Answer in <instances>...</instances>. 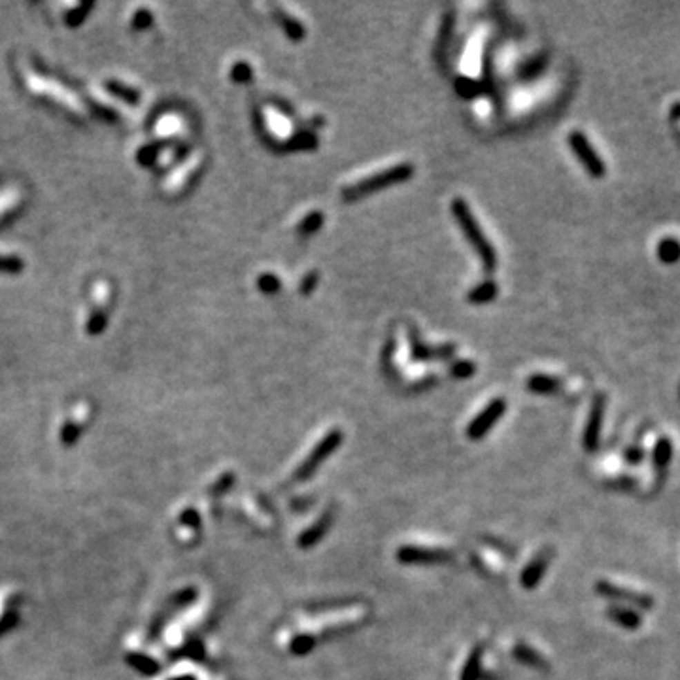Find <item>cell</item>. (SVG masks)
<instances>
[{"mask_svg": "<svg viewBox=\"0 0 680 680\" xmlns=\"http://www.w3.org/2000/svg\"><path fill=\"white\" fill-rule=\"evenodd\" d=\"M548 563H550V554H548V552H544V554H541V556H537V558L533 559L530 565L523 569L522 573L523 587L537 586L538 580L543 579V574L544 571H546Z\"/></svg>", "mask_w": 680, "mask_h": 680, "instance_id": "11", "label": "cell"}, {"mask_svg": "<svg viewBox=\"0 0 680 680\" xmlns=\"http://www.w3.org/2000/svg\"><path fill=\"white\" fill-rule=\"evenodd\" d=\"M597 594L603 595V597H609L612 601H620L625 603V605H631V607H637V609H652V597L645 594H639L635 590H628V587L616 586L612 582H607V580H601L597 582Z\"/></svg>", "mask_w": 680, "mask_h": 680, "instance_id": "5", "label": "cell"}, {"mask_svg": "<svg viewBox=\"0 0 680 680\" xmlns=\"http://www.w3.org/2000/svg\"><path fill=\"white\" fill-rule=\"evenodd\" d=\"M671 458H673V446H671V440L669 438H659L656 446H654V467L659 474H663L667 471V467L671 463Z\"/></svg>", "mask_w": 680, "mask_h": 680, "instance_id": "14", "label": "cell"}, {"mask_svg": "<svg viewBox=\"0 0 680 680\" xmlns=\"http://www.w3.org/2000/svg\"><path fill=\"white\" fill-rule=\"evenodd\" d=\"M607 616L610 620L618 625H622L625 630H637L641 628L643 623V618L639 614L635 609H628V607H622V605H614L607 610Z\"/></svg>", "mask_w": 680, "mask_h": 680, "instance_id": "10", "label": "cell"}, {"mask_svg": "<svg viewBox=\"0 0 680 680\" xmlns=\"http://www.w3.org/2000/svg\"><path fill=\"white\" fill-rule=\"evenodd\" d=\"M312 648H314V639L307 637V635L297 637L293 643H291V650H293L295 654H308Z\"/></svg>", "mask_w": 680, "mask_h": 680, "instance_id": "24", "label": "cell"}, {"mask_svg": "<svg viewBox=\"0 0 680 680\" xmlns=\"http://www.w3.org/2000/svg\"><path fill=\"white\" fill-rule=\"evenodd\" d=\"M569 146H571V150L574 151V155L579 157V161L584 165V168H586L592 176H595V178H601L603 174H605V165H603V161L599 159V155L595 153V150H594V146L592 144L587 142V138L580 130H573L571 135H569Z\"/></svg>", "mask_w": 680, "mask_h": 680, "instance_id": "4", "label": "cell"}, {"mask_svg": "<svg viewBox=\"0 0 680 680\" xmlns=\"http://www.w3.org/2000/svg\"><path fill=\"white\" fill-rule=\"evenodd\" d=\"M414 176V166L410 163H401V165H395L391 168H386V171L376 172L373 176H369L365 179H359L358 184L353 186L346 187L342 191V199L344 201H359L363 199L367 195L376 193V191H382V189H387V187L399 186L402 182H407Z\"/></svg>", "mask_w": 680, "mask_h": 680, "instance_id": "2", "label": "cell"}, {"mask_svg": "<svg viewBox=\"0 0 680 680\" xmlns=\"http://www.w3.org/2000/svg\"><path fill=\"white\" fill-rule=\"evenodd\" d=\"M278 21H280V25H282V29H284V32H286L289 40L299 42V40H302V38L307 36V29H304V25L297 21V19H293L291 15L280 14Z\"/></svg>", "mask_w": 680, "mask_h": 680, "instance_id": "16", "label": "cell"}, {"mask_svg": "<svg viewBox=\"0 0 680 680\" xmlns=\"http://www.w3.org/2000/svg\"><path fill=\"white\" fill-rule=\"evenodd\" d=\"M450 210L451 215L456 217V222H458V225L463 231L467 242L471 244L473 250L478 253L482 265L486 266L487 271H494L495 266H497V253H495L494 246L489 244L487 237L484 235V231H482V227L476 222L471 206L463 199H454L450 204Z\"/></svg>", "mask_w": 680, "mask_h": 680, "instance_id": "1", "label": "cell"}, {"mask_svg": "<svg viewBox=\"0 0 680 680\" xmlns=\"http://www.w3.org/2000/svg\"><path fill=\"white\" fill-rule=\"evenodd\" d=\"M291 150H312V148H315L318 146V138H315L314 135H310V133H302V135H295L293 138H291V142L287 144Z\"/></svg>", "mask_w": 680, "mask_h": 680, "instance_id": "21", "label": "cell"}, {"mask_svg": "<svg viewBox=\"0 0 680 680\" xmlns=\"http://www.w3.org/2000/svg\"><path fill=\"white\" fill-rule=\"evenodd\" d=\"M318 282H320V274H318V272H310V274H307L301 282V293L302 295L312 293L314 287L318 286Z\"/></svg>", "mask_w": 680, "mask_h": 680, "instance_id": "27", "label": "cell"}, {"mask_svg": "<svg viewBox=\"0 0 680 680\" xmlns=\"http://www.w3.org/2000/svg\"><path fill=\"white\" fill-rule=\"evenodd\" d=\"M456 87H458L459 95H463V97H474V95H478V87H476V84L471 81V79L459 78L458 81H456Z\"/></svg>", "mask_w": 680, "mask_h": 680, "instance_id": "25", "label": "cell"}, {"mask_svg": "<svg viewBox=\"0 0 680 680\" xmlns=\"http://www.w3.org/2000/svg\"><path fill=\"white\" fill-rule=\"evenodd\" d=\"M258 284H259V289L266 295H276L280 291V287H282V282H280L278 276H274V274H263V276L259 278Z\"/></svg>", "mask_w": 680, "mask_h": 680, "instance_id": "22", "label": "cell"}, {"mask_svg": "<svg viewBox=\"0 0 680 680\" xmlns=\"http://www.w3.org/2000/svg\"><path fill=\"white\" fill-rule=\"evenodd\" d=\"M340 443H342V433L338 429L329 431V433L322 438V443L318 444L314 450H312V454H310V456L302 461L301 465H299V469L295 471L293 478L304 480L308 478V476H312V474L315 473V469L322 465L323 461L329 458L333 451L337 450L338 446H340Z\"/></svg>", "mask_w": 680, "mask_h": 680, "instance_id": "3", "label": "cell"}, {"mask_svg": "<svg viewBox=\"0 0 680 680\" xmlns=\"http://www.w3.org/2000/svg\"><path fill=\"white\" fill-rule=\"evenodd\" d=\"M603 412H605V402L599 397V399H595L594 407H592V412H590V418H587L586 431H584V448L590 451H594L597 448V443H599Z\"/></svg>", "mask_w": 680, "mask_h": 680, "instance_id": "8", "label": "cell"}, {"mask_svg": "<svg viewBox=\"0 0 680 680\" xmlns=\"http://www.w3.org/2000/svg\"><path fill=\"white\" fill-rule=\"evenodd\" d=\"M661 259H667V261H673V259H677L680 255V246H679V242H674V240H666V242L661 244Z\"/></svg>", "mask_w": 680, "mask_h": 680, "instance_id": "23", "label": "cell"}, {"mask_svg": "<svg viewBox=\"0 0 680 680\" xmlns=\"http://www.w3.org/2000/svg\"><path fill=\"white\" fill-rule=\"evenodd\" d=\"M559 386H561V382L558 378H554V376H548V374H533L531 378H527V384H525L530 391L538 395L552 394Z\"/></svg>", "mask_w": 680, "mask_h": 680, "instance_id": "15", "label": "cell"}, {"mask_svg": "<svg viewBox=\"0 0 680 680\" xmlns=\"http://www.w3.org/2000/svg\"><path fill=\"white\" fill-rule=\"evenodd\" d=\"M514 656L520 659V661H523V663H530V666H535V667H543V658H541L533 648H527V646H516Z\"/></svg>", "mask_w": 680, "mask_h": 680, "instance_id": "20", "label": "cell"}, {"mask_svg": "<svg viewBox=\"0 0 680 680\" xmlns=\"http://www.w3.org/2000/svg\"><path fill=\"white\" fill-rule=\"evenodd\" d=\"M397 556L402 563H440V561L450 559L448 552L427 550V548H416V546H405Z\"/></svg>", "mask_w": 680, "mask_h": 680, "instance_id": "9", "label": "cell"}, {"mask_svg": "<svg viewBox=\"0 0 680 680\" xmlns=\"http://www.w3.org/2000/svg\"><path fill=\"white\" fill-rule=\"evenodd\" d=\"M625 459L630 461L631 465H633V463H639V461L643 459V451L639 450V448L637 450H630L628 454H625Z\"/></svg>", "mask_w": 680, "mask_h": 680, "instance_id": "29", "label": "cell"}, {"mask_svg": "<svg viewBox=\"0 0 680 680\" xmlns=\"http://www.w3.org/2000/svg\"><path fill=\"white\" fill-rule=\"evenodd\" d=\"M410 358L412 361H429V359H448L456 353L454 344H443V346H429V344L420 342L416 335L410 338Z\"/></svg>", "mask_w": 680, "mask_h": 680, "instance_id": "7", "label": "cell"}, {"mask_svg": "<svg viewBox=\"0 0 680 680\" xmlns=\"http://www.w3.org/2000/svg\"><path fill=\"white\" fill-rule=\"evenodd\" d=\"M233 79L235 81H240V84H246L251 79V68L246 63H238L235 68H233Z\"/></svg>", "mask_w": 680, "mask_h": 680, "instance_id": "26", "label": "cell"}, {"mask_svg": "<svg viewBox=\"0 0 680 680\" xmlns=\"http://www.w3.org/2000/svg\"><path fill=\"white\" fill-rule=\"evenodd\" d=\"M474 373H476V365H474L473 361H465V359H461V361H456L454 365H450V374L451 376H456V378H459V380L471 378Z\"/></svg>", "mask_w": 680, "mask_h": 680, "instance_id": "19", "label": "cell"}, {"mask_svg": "<svg viewBox=\"0 0 680 680\" xmlns=\"http://www.w3.org/2000/svg\"><path fill=\"white\" fill-rule=\"evenodd\" d=\"M323 222H325V215H323L320 210H315V212L308 214L307 217L299 223L297 235H299V237H310V235H314V233H318V231L322 229Z\"/></svg>", "mask_w": 680, "mask_h": 680, "instance_id": "17", "label": "cell"}, {"mask_svg": "<svg viewBox=\"0 0 680 680\" xmlns=\"http://www.w3.org/2000/svg\"><path fill=\"white\" fill-rule=\"evenodd\" d=\"M505 410H507V401L505 399H494L467 427V437L473 438V440L484 437L487 431L494 427L495 422L505 414Z\"/></svg>", "mask_w": 680, "mask_h": 680, "instance_id": "6", "label": "cell"}, {"mask_svg": "<svg viewBox=\"0 0 680 680\" xmlns=\"http://www.w3.org/2000/svg\"><path fill=\"white\" fill-rule=\"evenodd\" d=\"M497 284L492 282V280H486V282H480L478 286H474L469 293H467V301L473 302V304H486V302H492L497 297Z\"/></svg>", "mask_w": 680, "mask_h": 680, "instance_id": "13", "label": "cell"}, {"mask_svg": "<svg viewBox=\"0 0 680 680\" xmlns=\"http://www.w3.org/2000/svg\"><path fill=\"white\" fill-rule=\"evenodd\" d=\"M478 656H480L478 652H474L473 658L469 659L465 673H463V680H474V677L478 673Z\"/></svg>", "mask_w": 680, "mask_h": 680, "instance_id": "28", "label": "cell"}, {"mask_svg": "<svg viewBox=\"0 0 680 680\" xmlns=\"http://www.w3.org/2000/svg\"><path fill=\"white\" fill-rule=\"evenodd\" d=\"M544 66H546V57H535V59H531V61H527V63H523L522 66H520V79H523V81H527V79H535L541 74V70H543Z\"/></svg>", "mask_w": 680, "mask_h": 680, "instance_id": "18", "label": "cell"}, {"mask_svg": "<svg viewBox=\"0 0 680 680\" xmlns=\"http://www.w3.org/2000/svg\"><path fill=\"white\" fill-rule=\"evenodd\" d=\"M331 520H333V512L327 510V512L320 518V522H315L314 525L304 533V535L299 537V546H301V548H310V546H314V544L318 543L325 533H327V530H329L331 525Z\"/></svg>", "mask_w": 680, "mask_h": 680, "instance_id": "12", "label": "cell"}]
</instances>
